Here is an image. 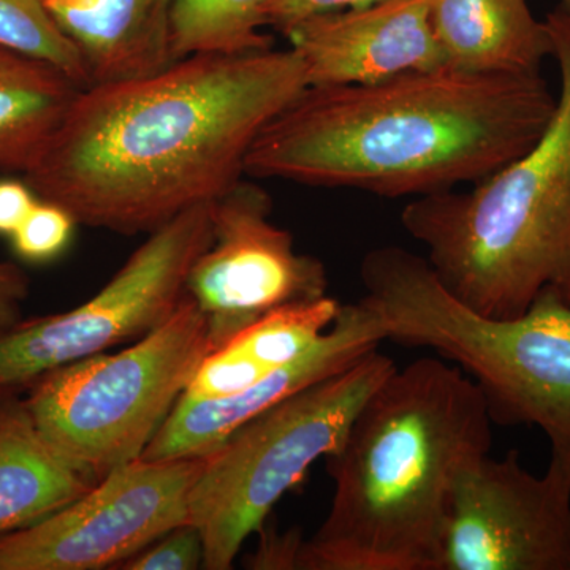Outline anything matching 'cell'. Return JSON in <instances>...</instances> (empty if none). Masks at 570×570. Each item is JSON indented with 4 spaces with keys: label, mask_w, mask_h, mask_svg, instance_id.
I'll list each match as a JSON object with an SVG mask.
<instances>
[{
    "label": "cell",
    "mask_w": 570,
    "mask_h": 570,
    "mask_svg": "<svg viewBox=\"0 0 570 570\" xmlns=\"http://www.w3.org/2000/svg\"><path fill=\"white\" fill-rule=\"evenodd\" d=\"M307 88L298 52L269 48L82 89L26 183L77 224L153 234L243 179L255 138Z\"/></svg>",
    "instance_id": "obj_1"
},
{
    "label": "cell",
    "mask_w": 570,
    "mask_h": 570,
    "mask_svg": "<svg viewBox=\"0 0 570 570\" xmlns=\"http://www.w3.org/2000/svg\"><path fill=\"white\" fill-rule=\"evenodd\" d=\"M557 108L540 73L444 66L371 85L306 89L264 127L246 175L379 197H426L519 159Z\"/></svg>",
    "instance_id": "obj_2"
},
{
    "label": "cell",
    "mask_w": 570,
    "mask_h": 570,
    "mask_svg": "<svg viewBox=\"0 0 570 570\" xmlns=\"http://www.w3.org/2000/svg\"><path fill=\"white\" fill-rule=\"evenodd\" d=\"M491 423L461 367L436 356L396 367L325 456L335 493L295 570H441L456 480L490 453Z\"/></svg>",
    "instance_id": "obj_3"
},
{
    "label": "cell",
    "mask_w": 570,
    "mask_h": 570,
    "mask_svg": "<svg viewBox=\"0 0 570 570\" xmlns=\"http://www.w3.org/2000/svg\"><path fill=\"white\" fill-rule=\"evenodd\" d=\"M543 21L561 89L539 140L471 189L414 198L401 213L442 285L487 317H519L546 291L570 303V10Z\"/></svg>",
    "instance_id": "obj_4"
},
{
    "label": "cell",
    "mask_w": 570,
    "mask_h": 570,
    "mask_svg": "<svg viewBox=\"0 0 570 570\" xmlns=\"http://www.w3.org/2000/svg\"><path fill=\"white\" fill-rule=\"evenodd\" d=\"M360 277L358 302L385 340L431 348L461 367L491 422L538 426L549 438L550 463L570 478V303L546 291L519 317L482 316L450 294L425 257L400 246L370 250Z\"/></svg>",
    "instance_id": "obj_5"
},
{
    "label": "cell",
    "mask_w": 570,
    "mask_h": 570,
    "mask_svg": "<svg viewBox=\"0 0 570 570\" xmlns=\"http://www.w3.org/2000/svg\"><path fill=\"white\" fill-rule=\"evenodd\" d=\"M373 351L236 428L205 456L189 497V523L200 531L206 570H230L247 538L318 459L332 455L356 412L396 370Z\"/></svg>",
    "instance_id": "obj_6"
},
{
    "label": "cell",
    "mask_w": 570,
    "mask_h": 570,
    "mask_svg": "<svg viewBox=\"0 0 570 570\" xmlns=\"http://www.w3.org/2000/svg\"><path fill=\"white\" fill-rule=\"evenodd\" d=\"M209 352L208 321L186 294L159 328L50 371L22 403L52 448L100 480L140 460Z\"/></svg>",
    "instance_id": "obj_7"
},
{
    "label": "cell",
    "mask_w": 570,
    "mask_h": 570,
    "mask_svg": "<svg viewBox=\"0 0 570 570\" xmlns=\"http://www.w3.org/2000/svg\"><path fill=\"white\" fill-rule=\"evenodd\" d=\"M212 239V204L187 209L149 234L89 302L0 335V395L159 328L181 305L190 269Z\"/></svg>",
    "instance_id": "obj_8"
},
{
    "label": "cell",
    "mask_w": 570,
    "mask_h": 570,
    "mask_svg": "<svg viewBox=\"0 0 570 570\" xmlns=\"http://www.w3.org/2000/svg\"><path fill=\"white\" fill-rule=\"evenodd\" d=\"M204 466L198 456L112 469L66 508L0 535V570L118 568L189 523L190 491Z\"/></svg>",
    "instance_id": "obj_9"
},
{
    "label": "cell",
    "mask_w": 570,
    "mask_h": 570,
    "mask_svg": "<svg viewBox=\"0 0 570 570\" xmlns=\"http://www.w3.org/2000/svg\"><path fill=\"white\" fill-rule=\"evenodd\" d=\"M272 212L264 187L243 179L212 204V245L186 283L208 321L212 352L272 311L326 296L324 264L296 253L294 236L272 223Z\"/></svg>",
    "instance_id": "obj_10"
},
{
    "label": "cell",
    "mask_w": 570,
    "mask_h": 570,
    "mask_svg": "<svg viewBox=\"0 0 570 570\" xmlns=\"http://www.w3.org/2000/svg\"><path fill=\"white\" fill-rule=\"evenodd\" d=\"M441 570H570V478L520 452L490 453L463 469L453 491Z\"/></svg>",
    "instance_id": "obj_11"
},
{
    "label": "cell",
    "mask_w": 570,
    "mask_h": 570,
    "mask_svg": "<svg viewBox=\"0 0 570 570\" xmlns=\"http://www.w3.org/2000/svg\"><path fill=\"white\" fill-rule=\"evenodd\" d=\"M430 6L431 0H376L307 18L285 37L313 88L371 85L448 66Z\"/></svg>",
    "instance_id": "obj_12"
},
{
    "label": "cell",
    "mask_w": 570,
    "mask_h": 570,
    "mask_svg": "<svg viewBox=\"0 0 570 570\" xmlns=\"http://www.w3.org/2000/svg\"><path fill=\"white\" fill-rule=\"evenodd\" d=\"M385 341L377 317L362 303L341 305L333 325L305 355L277 367L246 392L223 400L181 396L141 460L165 461L206 456L236 428L285 397L347 370Z\"/></svg>",
    "instance_id": "obj_13"
},
{
    "label": "cell",
    "mask_w": 570,
    "mask_h": 570,
    "mask_svg": "<svg viewBox=\"0 0 570 570\" xmlns=\"http://www.w3.org/2000/svg\"><path fill=\"white\" fill-rule=\"evenodd\" d=\"M176 0H43L77 47L92 86L140 80L175 62L171 11Z\"/></svg>",
    "instance_id": "obj_14"
},
{
    "label": "cell",
    "mask_w": 570,
    "mask_h": 570,
    "mask_svg": "<svg viewBox=\"0 0 570 570\" xmlns=\"http://www.w3.org/2000/svg\"><path fill=\"white\" fill-rule=\"evenodd\" d=\"M431 28L449 67L469 73H540L553 56L528 0H431Z\"/></svg>",
    "instance_id": "obj_15"
},
{
    "label": "cell",
    "mask_w": 570,
    "mask_h": 570,
    "mask_svg": "<svg viewBox=\"0 0 570 570\" xmlns=\"http://www.w3.org/2000/svg\"><path fill=\"white\" fill-rule=\"evenodd\" d=\"M97 482L52 448L22 401L0 395V535L47 519Z\"/></svg>",
    "instance_id": "obj_16"
},
{
    "label": "cell",
    "mask_w": 570,
    "mask_h": 570,
    "mask_svg": "<svg viewBox=\"0 0 570 570\" xmlns=\"http://www.w3.org/2000/svg\"><path fill=\"white\" fill-rule=\"evenodd\" d=\"M81 91L51 63L0 47V171L28 174Z\"/></svg>",
    "instance_id": "obj_17"
},
{
    "label": "cell",
    "mask_w": 570,
    "mask_h": 570,
    "mask_svg": "<svg viewBox=\"0 0 570 570\" xmlns=\"http://www.w3.org/2000/svg\"><path fill=\"white\" fill-rule=\"evenodd\" d=\"M265 0H176L171 11L175 61L197 52H249L272 48Z\"/></svg>",
    "instance_id": "obj_18"
},
{
    "label": "cell",
    "mask_w": 570,
    "mask_h": 570,
    "mask_svg": "<svg viewBox=\"0 0 570 570\" xmlns=\"http://www.w3.org/2000/svg\"><path fill=\"white\" fill-rule=\"evenodd\" d=\"M341 303L332 296L279 307L247 326L225 346L239 348L264 365H288L305 355L333 325Z\"/></svg>",
    "instance_id": "obj_19"
},
{
    "label": "cell",
    "mask_w": 570,
    "mask_h": 570,
    "mask_svg": "<svg viewBox=\"0 0 570 570\" xmlns=\"http://www.w3.org/2000/svg\"><path fill=\"white\" fill-rule=\"evenodd\" d=\"M0 47L51 63L78 88H89L80 52L52 20L43 0H0Z\"/></svg>",
    "instance_id": "obj_20"
},
{
    "label": "cell",
    "mask_w": 570,
    "mask_h": 570,
    "mask_svg": "<svg viewBox=\"0 0 570 570\" xmlns=\"http://www.w3.org/2000/svg\"><path fill=\"white\" fill-rule=\"evenodd\" d=\"M273 371V367L257 362L246 352L224 346L205 356L183 396L190 400H223L235 396L254 387Z\"/></svg>",
    "instance_id": "obj_21"
},
{
    "label": "cell",
    "mask_w": 570,
    "mask_h": 570,
    "mask_svg": "<svg viewBox=\"0 0 570 570\" xmlns=\"http://www.w3.org/2000/svg\"><path fill=\"white\" fill-rule=\"evenodd\" d=\"M77 220L61 206L40 200L11 235L14 253L22 261L47 264L55 261L70 245Z\"/></svg>",
    "instance_id": "obj_22"
},
{
    "label": "cell",
    "mask_w": 570,
    "mask_h": 570,
    "mask_svg": "<svg viewBox=\"0 0 570 570\" xmlns=\"http://www.w3.org/2000/svg\"><path fill=\"white\" fill-rule=\"evenodd\" d=\"M205 547L200 531L186 523L124 561L122 570H195L204 569Z\"/></svg>",
    "instance_id": "obj_23"
},
{
    "label": "cell",
    "mask_w": 570,
    "mask_h": 570,
    "mask_svg": "<svg viewBox=\"0 0 570 570\" xmlns=\"http://www.w3.org/2000/svg\"><path fill=\"white\" fill-rule=\"evenodd\" d=\"M373 2L376 0H265L262 13L266 28H273L287 36L296 24L307 18Z\"/></svg>",
    "instance_id": "obj_24"
},
{
    "label": "cell",
    "mask_w": 570,
    "mask_h": 570,
    "mask_svg": "<svg viewBox=\"0 0 570 570\" xmlns=\"http://www.w3.org/2000/svg\"><path fill=\"white\" fill-rule=\"evenodd\" d=\"M29 295V279L11 262L0 258V335L20 324L22 305Z\"/></svg>",
    "instance_id": "obj_25"
},
{
    "label": "cell",
    "mask_w": 570,
    "mask_h": 570,
    "mask_svg": "<svg viewBox=\"0 0 570 570\" xmlns=\"http://www.w3.org/2000/svg\"><path fill=\"white\" fill-rule=\"evenodd\" d=\"M39 202L28 183L2 179L0 181V235L11 236L24 223Z\"/></svg>",
    "instance_id": "obj_26"
},
{
    "label": "cell",
    "mask_w": 570,
    "mask_h": 570,
    "mask_svg": "<svg viewBox=\"0 0 570 570\" xmlns=\"http://www.w3.org/2000/svg\"><path fill=\"white\" fill-rule=\"evenodd\" d=\"M302 540L294 531L266 535L247 568L295 570L296 553Z\"/></svg>",
    "instance_id": "obj_27"
},
{
    "label": "cell",
    "mask_w": 570,
    "mask_h": 570,
    "mask_svg": "<svg viewBox=\"0 0 570 570\" xmlns=\"http://www.w3.org/2000/svg\"><path fill=\"white\" fill-rule=\"evenodd\" d=\"M560 2L561 7H564V9L570 10V0H558Z\"/></svg>",
    "instance_id": "obj_28"
}]
</instances>
